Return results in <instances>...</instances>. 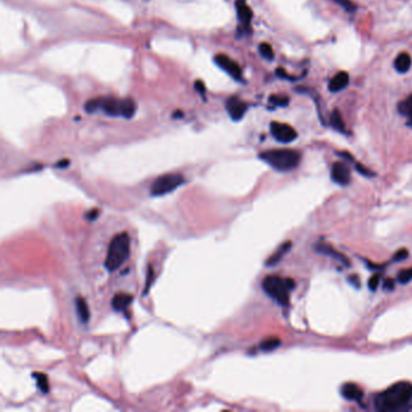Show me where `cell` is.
Instances as JSON below:
<instances>
[{
    "mask_svg": "<svg viewBox=\"0 0 412 412\" xmlns=\"http://www.w3.org/2000/svg\"><path fill=\"white\" fill-rule=\"evenodd\" d=\"M412 403V383L403 381L382 391L375 399V406L381 412L407 410Z\"/></svg>",
    "mask_w": 412,
    "mask_h": 412,
    "instance_id": "obj_1",
    "label": "cell"
},
{
    "mask_svg": "<svg viewBox=\"0 0 412 412\" xmlns=\"http://www.w3.org/2000/svg\"><path fill=\"white\" fill-rule=\"evenodd\" d=\"M85 110L87 112L102 110L109 116L131 119L135 112V103L131 98H125V100H119L115 97L93 98L85 104Z\"/></svg>",
    "mask_w": 412,
    "mask_h": 412,
    "instance_id": "obj_2",
    "label": "cell"
},
{
    "mask_svg": "<svg viewBox=\"0 0 412 412\" xmlns=\"http://www.w3.org/2000/svg\"><path fill=\"white\" fill-rule=\"evenodd\" d=\"M129 250H131V240L128 233L121 232L114 236L109 243L107 259L104 262L105 268L109 272H114L120 268L128 259Z\"/></svg>",
    "mask_w": 412,
    "mask_h": 412,
    "instance_id": "obj_3",
    "label": "cell"
},
{
    "mask_svg": "<svg viewBox=\"0 0 412 412\" xmlns=\"http://www.w3.org/2000/svg\"><path fill=\"white\" fill-rule=\"evenodd\" d=\"M260 159L276 171L288 172L299 166L301 155L291 149H274L261 152Z\"/></svg>",
    "mask_w": 412,
    "mask_h": 412,
    "instance_id": "obj_4",
    "label": "cell"
},
{
    "mask_svg": "<svg viewBox=\"0 0 412 412\" xmlns=\"http://www.w3.org/2000/svg\"><path fill=\"white\" fill-rule=\"evenodd\" d=\"M294 287L295 283L292 279H283L278 276H267L262 281V289L265 292L282 306L289 304V291Z\"/></svg>",
    "mask_w": 412,
    "mask_h": 412,
    "instance_id": "obj_5",
    "label": "cell"
},
{
    "mask_svg": "<svg viewBox=\"0 0 412 412\" xmlns=\"http://www.w3.org/2000/svg\"><path fill=\"white\" fill-rule=\"evenodd\" d=\"M184 183H185V178L178 173L163 174L152 183L151 187H150V193H151V196L156 197L167 195V193L173 192L179 186H182Z\"/></svg>",
    "mask_w": 412,
    "mask_h": 412,
    "instance_id": "obj_6",
    "label": "cell"
},
{
    "mask_svg": "<svg viewBox=\"0 0 412 412\" xmlns=\"http://www.w3.org/2000/svg\"><path fill=\"white\" fill-rule=\"evenodd\" d=\"M271 134L279 143H291L298 138V133L290 125L282 124V122H272L271 124Z\"/></svg>",
    "mask_w": 412,
    "mask_h": 412,
    "instance_id": "obj_7",
    "label": "cell"
},
{
    "mask_svg": "<svg viewBox=\"0 0 412 412\" xmlns=\"http://www.w3.org/2000/svg\"><path fill=\"white\" fill-rule=\"evenodd\" d=\"M237 17L240 21V30L242 34H250V22L253 18V12L249 6L247 5L246 0H237L236 2Z\"/></svg>",
    "mask_w": 412,
    "mask_h": 412,
    "instance_id": "obj_8",
    "label": "cell"
},
{
    "mask_svg": "<svg viewBox=\"0 0 412 412\" xmlns=\"http://www.w3.org/2000/svg\"><path fill=\"white\" fill-rule=\"evenodd\" d=\"M214 61H215V63L218 64V66H219L221 69H224L225 71H226L230 76H232L233 79H236V80H241V77H242L241 67L238 66L237 62H234L233 60H231L229 56H226V54H224V53H219L214 57Z\"/></svg>",
    "mask_w": 412,
    "mask_h": 412,
    "instance_id": "obj_9",
    "label": "cell"
},
{
    "mask_svg": "<svg viewBox=\"0 0 412 412\" xmlns=\"http://www.w3.org/2000/svg\"><path fill=\"white\" fill-rule=\"evenodd\" d=\"M226 110L230 117L234 121L241 120L248 110V104L237 97H230L226 101Z\"/></svg>",
    "mask_w": 412,
    "mask_h": 412,
    "instance_id": "obj_10",
    "label": "cell"
},
{
    "mask_svg": "<svg viewBox=\"0 0 412 412\" xmlns=\"http://www.w3.org/2000/svg\"><path fill=\"white\" fill-rule=\"evenodd\" d=\"M331 179L340 185H348L350 183V171L345 162H336L331 168Z\"/></svg>",
    "mask_w": 412,
    "mask_h": 412,
    "instance_id": "obj_11",
    "label": "cell"
},
{
    "mask_svg": "<svg viewBox=\"0 0 412 412\" xmlns=\"http://www.w3.org/2000/svg\"><path fill=\"white\" fill-rule=\"evenodd\" d=\"M341 393L342 397H345L347 400L350 401H359L364 396V391L362 388H360L358 384L352 382L343 384L341 388Z\"/></svg>",
    "mask_w": 412,
    "mask_h": 412,
    "instance_id": "obj_12",
    "label": "cell"
},
{
    "mask_svg": "<svg viewBox=\"0 0 412 412\" xmlns=\"http://www.w3.org/2000/svg\"><path fill=\"white\" fill-rule=\"evenodd\" d=\"M132 301H133V298H132L131 294L117 292V294L114 295V298L111 300V307L114 308L115 311L122 312L132 304Z\"/></svg>",
    "mask_w": 412,
    "mask_h": 412,
    "instance_id": "obj_13",
    "label": "cell"
},
{
    "mask_svg": "<svg viewBox=\"0 0 412 412\" xmlns=\"http://www.w3.org/2000/svg\"><path fill=\"white\" fill-rule=\"evenodd\" d=\"M349 83V75L346 71H340L330 80L329 90L331 92H340L347 87Z\"/></svg>",
    "mask_w": 412,
    "mask_h": 412,
    "instance_id": "obj_14",
    "label": "cell"
},
{
    "mask_svg": "<svg viewBox=\"0 0 412 412\" xmlns=\"http://www.w3.org/2000/svg\"><path fill=\"white\" fill-rule=\"evenodd\" d=\"M411 57L407 52H401L400 54H398L396 61H394V68L398 73L405 74L410 70L411 68Z\"/></svg>",
    "mask_w": 412,
    "mask_h": 412,
    "instance_id": "obj_15",
    "label": "cell"
},
{
    "mask_svg": "<svg viewBox=\"0 0 412 412\" xmlns=\"http://www.w3.org/2000/svg\"><path fill=\"white\" fill-rule=\"evenodd\" d=\"M290 248H291V242H285V243L282 244V246L279 247L270 258H268V260L266 261L267 266H274L276 264H278V262L282 260V258L290 250Z\"/></svg>",
    "mask_w": 412,
    "mask_h": 412,
    "instance_id": "obj_16",
    "label": "cell"
},
{
    "mask_svg": "<svg viewBox=\"0 0 412 412\" xmlns=\"http://www.w3.org/2000/svg\"><path fill=\"white\" fill-rule=\"evenodd\" d=\"M316 250H317V251H319V253H322V254H325V255H330V257H333L335 259H337V260H340L341 262H345L346 265H349L348 259H347V258L345 257V255L340 254L339 251H336L335 249H333V248L329 247L328 244H324V243L317 244V246H316Z\"/></svg>",
    "mask_w": 412,
    "mask_h": 412,
    "instance_id": "obj_17",
    "label": "cell"
},
{
    "mask_svg": "<svg viewBox=\"0 0 412 412\" xmlns=\"http://www.w3.org/2000/svg\"><path fill=\"white\" fill-rule=\"evenodd\" d=\"M75 306H76V312L79 315L80 321L83 323H87L88 319H90V308H88L85 299L81 298V296H77L75 299Z\"/></svg>",
    "mask_w": 412,
    "mask_h": 412,
    "instance_id": "obj_18",
    "label": "cell"
},
{
    "mask_svg": "<svg viewBox=\"0 0 412 412\" xmlns=\"http://www.w3.org/2000/svg\"><path fill=\"white\" fill-rule=\"evenodd\" d=\"M398 110L407 119V125L412 127V94H410L405 101L400 102L398 105Z\"/></svg>",
    "mask_w": 412,
    "mask_h": 412,
    "instance_id": "obj_19",
    "label": "cell"
},
{
    "mask_svg": "<svg viewBox=\"0 0 412 412\" xmlns=\"http://www.w3.org/2000/svg\"><path fill=\"white\" fill-rule=\"evenodd\" d=\"M330 124H331L332 128H335L336 131L341 132V133H345V132H346L345 122H343V119L341 116V112H340L339 110H333L331 112V117H330Z\"/></svg>",
    "mask_w": 412,
    "mask_h": 412,
    "instance_id": "obj_20",
    "label": "cell"
},
{
    "mask_svg": "<svg viewBox=\"0 0 412 412\" xmlns=\"http://www.w3.org/2000/svg\"><path fill=\"white\" fill-rule=\"evenodd\" d=\"M279 345H281V340L277 337H268L260 343V348L264 352H271V350L278 348Z\"/></svg>",
    "mask_w": 412,
    "mask_h": 412,
    "instance_id": "obj_21",
    "label": "cell"
},
{
    "mask_svg": "<svg viewBox=\"0 0 412 412\" xmlns=\"http://www.w3.org/2000/svg\"><path fill=\"white\" fill-rule=\"evenodd\" d=\"M34 379L36 380V386L40 390L43 391L44 394H46L49 391V380H47L46 375H44L42 372H34Z\"/></svg>",
    "mask_w": 412,
    "mask_h": 412,
    "instance_id": "obj_22",
    "label": "cell"
},
{
    "mask_svg": "<svg viewBox=\"0 0 412 412\" xmlns=\"http://www.w3.org/2000/svg\"><path fill=\"white\" fill-rule=\"evenodd\" d=\"M259 51H260L261 56L264 57V58H266L268 61L273 60L274 53H273V50H272V46L270 45V44H267V43L260 44V46H259Z\"/></svg>",
    "mask_w": 412,
    "mask_h": 412,
    "instance_id": "obj_23",
    "label": "cell"
},
{
    "mask_svg": "<svg viewBox=\"0 0 412 412\" xmlns=\"http://www.w3.org/2000/svg\"><path fill=\"white\" fill-rule=\"evenodd\" d=\"M270 103H272L274 107H287L289 103V98L285 96H271L270 97Z\"/></svg>",
    "mask_w": 412,
    "mask_h": 412,
    "instance_id": "obj_24",
    "label": "cell"
},
{
    "mask_svg": "<svg viewBox=\"0 0 412 412\" xmlns=\"http://www.w3.org/2000/svg\"><path fill=\"white\" fill-rule=\"evenodd\" d=\"M332 2H335L337 5H340L341 8L345 9L347 12H354L357 9L356 5L353 4L352 0H332Z\"/></svg>",
    "mask_w": 412,
    "mask_h": 412,
    "instance_id": "obj_25",
    "label": "cell"
},
{
    "mask_svg": "<svg viewBox=\"0 0 412 412\" xmlns=\"http://www.w3.org/2000/svg\"><path fill=\"white\" fill-rule=\"evenodd\" d=\"M398 279H399L400 283H403V284L408 283V282L412 279V267L401 271L400 273L398 274Z\"/></svg>",
    "mask_w": 412,
    "mask_h": 412,
    "instance_id": "obj_26",
    "label": "cell"
},
{
    "mask_svg": "<svg viewBox=\"0 0 412 412\" xmlns=\"http://www.w3.org/2000/svg\"><path fill=\"white\" fill-rule=\"evenodd\" d=\"M154 277H155V272H154V268H152L151 265L148 267V273H146V283H145V290L143 294H148L149 289H150V285H151L152 281H154Z\"/></svg>",
    "mask_w": 412,
    "mask_h": 412,
    "instance_id": "obj_27",
    "label": "cell"
},
{
    "mask_svg": "<svg viewBox=\"0 0 412 412\" xmlns=\"http://www.w3.org/2000/svg\"><path fill=\"white\" fill-rule=\"evenodd\" d=\"M380 279H381V277H380V274H379V273L374 274L372 277H371V278L369 279V288H370V290H376L377 287H379V284H380Z\"/></svg>",
    "mask_w": 412,
    "mask_h": 412,
    "instance_id": "obj_28",
    "label": "cell"
},
{
    "mask_svg": "<svg viewBox=\"0 0 412 412\" xmlns=\"http://www.w3.org/2000/svg\"><path fill=\"white\" fill-rule=\"evenodd\" d=\"M356 169L358 171L360 174H363L364 176H374V173L372 171H370V169H367L365 166L360 165V163H356Z\"/></svg>",
    "mask_w": 412,
    "mask_h": 412,
    "instance_id": "obj_29",
    "label": "cell"
},
{
    "mask_svg": "<svg viewBox=\"0 0 412 412\" xmlns=\"http://www.w3.org/2000/svg\"><path fill=\"white\" fill-rule=\"evenodd\" d=\"M408 257V251L407 249H404V248H401L400 250H398L396 254H394L393 257V260L394 261H401V260H405Z\"/></svg>",
    "mask_w": 412,
    "mask_h": 412,
    "instance_id": "obj_30",
    "label": "cell"
},
{
    "mask_svg": "<svg viewBox=\"0 0 412 412\" xmlns=\"http://www.w3.org/2000/svg\"><path fill=\"white\" fill-rule=\"evenodd\" d=\"M195 87L201 94H204V92H206V87H204V84L202 83V81H196Z\"/></svg>",
    "mask_w": 412,
    "mask_h": 412,
    "instance_id": "obj_31",
    "label": "cell"
},
{
    "mask_svg": "<svg viewBox=\"0 0 412 412\" xmlns=\"http://www.w3.org/2000/svg\"><path fill=\"white\" fill-rule=\"evenodd\" d=\"M349 282L352 284H354V287H359V278L358 276H349Z\"/></svg>",
    "mask_w": 412,
    "mask_h": 412,
    "instance_id": "obj_32",
    "label": "cell"
},
{
    "mask_svg": "<svg viewBox=\"0 0 412 412\" xmlns=\"http://www.w3.org/2000/svg\"><path fill=\"white\" fill-rule=\"evenodd\" d=\"M383 287L388 289V290H390V289L394 288V281H391V279H386V281H384Z\"/></svg>",
    "mask_w": 412,
    "mask_h": 412,
    "instance_id": "obj_33",
    "label": "cell"
},
{
    "mask_svg": "<svg viewBox=\"0 0 412 412\" xmlns=\"http://www.w3.org/2000/svg\"><path fill=\"white\" fill-rule=\"evenodd\" d=\"M68 165H69V160H63V162L57 163V167H60V168H64V167H67Z\"/></svg>",
    "mask_w": 412,
    "mask_h": 412,
    "instance_id": "obj_34",
    "label": "cell"
},
{
    "mask_svg": "<svg viewBox=\"0 0 412 412\" xmlns=\"http://www.w3.org/2000/svg\"><path fill=\"white\" fill-rule=\"evenodd\" d=\"M96 215H98V210H96V209H94V210H92V212H91L90 214H88V215H87V217H88V218H90V219H91V220H93V219H94V218H96Z\"/></svg>",
    "mask_w": 412,
    "mask_h": 412,
    "instance_id": "obj_35",
    "label": "cell"
}]
</instances>
